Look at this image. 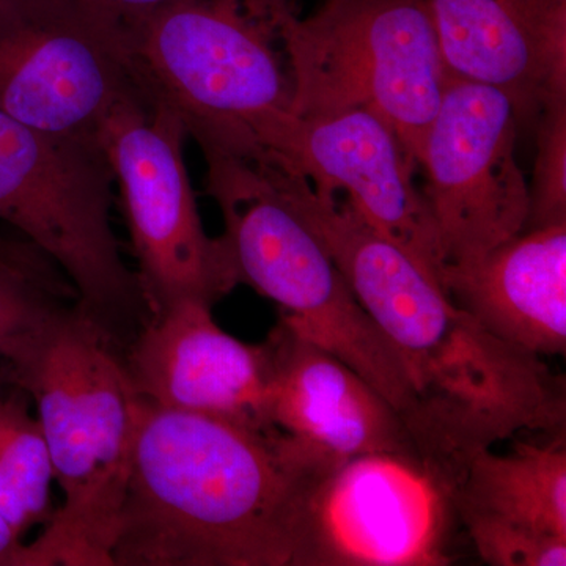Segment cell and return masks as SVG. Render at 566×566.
<instances>
[{"instance_id": "obj_1", "label": "cell", "mask_w": 566, "mask_h": 566, "mask_svg": "<svg viewBox=\"0 0 566 566\" xmlns=\"http://www.w3.org/2000/svg\"><path fill=\"white\" fill-rule=\"evenodd\" d=\"M268 169L400 356L416 395L411 433L423 452L465 468L479 450L523 431L565 433L564 375L453 304L345 197L319 192L293 170Z\"/></svg>"}, {"instance_id": "obj_2", "label": "cell", "mask_w": 566, "mask_h": 566, "mask_svg": "<svg viewBox=\"0 0 566 566\" xmlns=\"http://www.w3.org/2000/svg\"><path fill=\"white\" fill-rule=\"evenodd\" d=\"M335 465L283 434L142 400L117 566H292L312 483Z\"/></svg>"}, {"instance_id": "obj_3", "label": "cell", "mask_w": 566, "mask_h": 566, "mask_svg": "<svg viewBox=\"0 0 566 566\" xmlns=\"http://www.w3.org/2000/svg\"><path fill=\"white\" fill-rule=\"evenodd\" d=\"M118 345L80 304H59L3 345L0 371L35 406L63 495L22 566H114L142 405Z\"/></svg>"}, {"instance_id": "obj_4", "label": "cell", "mask_w": 566, "mask_h": 566, "mask_svg": "<svg viewBox=\"0 0 566 566\" xmlns=\"http://www.w3.org/2000/svg\"><path fill=\"white\" fill-rule=\"evenodd\" d=\"M292 0H178L126 31L134 80L203 156L275 159L292 132L281 24Z\"/></svg>"}, {"instance_id": "obj_5", "label": "cell", "mask_w": 566, "mask_h": 566, "mask_svg": "<svg viewBox=\"0 0 566 566\" xmlns=\"http://www.w3.org/2000/svg\"><path fill=\"white\" fill-rule=\"evenodd\" d=\"M205 161L241 283L274 301L283 322L367 379L411 427L416 395L400 356L263 164L221 155Z\"/></svg>"}, {"instance_id": "obj_6", "label": "cell", "mask_w": 566, "mask_h": 566, "mask_svg": "<svg viewBox=\"0 0 566 566\" xmlns=\"http://www.w3.org/2000/svg\"><path fill=\"white\" fill-rule=\"evenodd\" d=\"M281 39L296 117L375 112L420 167L449 82L424 0H323L286 11Z\"/></svg>"}, {"instance_id": "obj_7", "label": "cell", "mask_w": 566, "mask_h": 566, "mask_svg": "<svg viewBox=\"0 0 566 566\" xmlns=\"http://www.w3.org/2000/svg\"><path fill=\"white\" fill-rule=\"evenodd\" d=\"M112 182L102 144L0 112V221L57 264L77 304L122 342V327L150 314L112 229Z\"/></svg>"}, {"instance_id": "obj_8", "label": "cell", "mask_w": 566, "mask_h": 566, "mask_svg": "<svg viewBox=\"0 0 566 566\" xmlns=\"http://www.w3.org/2000/svg\"><path fill=\"white\" fill-rule=\"evenodd\" d=\"M464 469L423 450L333 465L304 495L292 566L452 565Z\"/></svg>"}, {"instance_id": "obj_9", "label": "cell", "mask_w": 566, "mask_h": 566, "mask_svg": "<svg viewBox=\"0 0 566 566\" xmlns=\"http://www.w3.org/2000/svg\"><path fill=\"white\" fill-rule=\"evenodd\" d=\"M180 118L140 88L111 111L99 144L120 189L148 314L182 301L214 305L240 285L226 238L205 232Z\"/></svg>"}, {"instance_id": "obj_10", "label": "cell", "mask_w": 566, "mask_h": 566, "mask_svg": "<svg viewBox=\"0 0 566 566\" xmlns=\"http://www.w3.org/2000/svg\"><path fill=\"white\" fill-rule=\"evenodd\" d=\"M126 29L70 0H0V112L99 144L111 111L137 91Z\"/></svg>"}, {"instance_id": "obj_11", "label": "cell", "mask_w": 566, "mask_h": 566, "mask_svg": "<svg viewBox=\"0 0 566 566\" xmlns=\"http://www.w3.org/2000/svg\"><path fill=\"white\" fill-rule=\"evenodd\" d=\"M520 126L505 93L449 77L420 163L444 266L474 262L526 230L528 182L516 159Z\"/></svg>"}, {"instance_id": "obj_12", "label": "cell", "mask_w": 566, "mask_h": 566, "mask_svg": "<svg viewBox=\"0 0 566 566\" xmlns=\"http://www.w3.org/2000/svg\"><path fill=\"white\" fill-rule=\"evenodd\" d=\"M273 163L303 175L319 192L345 197L371 229L441 283L444 255L430 207L412 177L419 166L375 112L296 117Z\"/></svg>"}, {"instance_id": "obj_13", "label": "cell", "mask_w": 566, "mask_h": 566, "mask_svg": "<svg viewBox=\"0 0 566 566\" xmlns=\"http://www.w3.org/2000/svg\"><path fill=\"white\" fill-rule=\"evenodd\" d=\"M211 308L182 301L148 316L125 357L137 394L158 408L274 428L266 344L226 333Z\"/></svg>"}, {"instance_id": "obj_14", "label": "cell", "mask_w": 566, "mask_h": 566, "mask_svg": "<svg viewBox=\"0 0 566 566\" xmlns=\"http://www.w3.org/2000/svg\"><path fill=\"white\" fill-rule=\"evenodd\" d=\"M270 353L268 419L312 452L338 464L374 452L422 450L403 416L344 360L279 319Z\"/></svg>"}, {"instance_id": "obj_15", "label": "cell", "mask_w": 566, "mask_h": 566, "mask_svg": "<svg viewBox=\"0 0 566 566\" xmlns=\"http://www.w3.org/2000/svg\"><path fill=\"white\" fill-rule=\"evenodd\" d=\"M450 80L505 93L520 125L566 98V0H424Z\"/></svg>"}, {"instance_id": "obj_16", "label": "cell", "mask_w": 566, "mask_h": 566, "mask_svg": "<svg viewBox=\"0 0 566 566\" xmlns=\"http://www.w3.org/2000/svg\"><path fill=\"white\" fill-rule=\"evenodd\" d=\"M453 304L506 344L539 357L566 353V223L523 233L474 262L447 264Z\"/></svg>"}, {"instance_id": "obj_17", "label": "cell", "mask_w": 566, "mask_h": 566, "mask_svg": "<svg viewBox=\"0 0 566 566\" xmlns=\"http://www.w3.org/2000/svg\"><path fill=\"white\" fill-rule=\"evenodd\" d=\"M458 517L480 515L566 538V441H517L506 453L479 450L465 464Z\"/></svg>"}, {"instance_id": "obj_18", "label": "cell", "mask_w": 566, "mask_h": 566, "mask_svg": "<svg viewBox=\"0 0 566 566\" xmlns=\"http://www.w3.org/2000/svg\"><path fill=\"white\" fill-rule=\"evenodd\" d=\"M0 371V516L20 538L52 516L54 472L36 416L20 387L3 390Z\"/></svg>"}, {"instance_id": "obj_19", "label": "cell", "mask_w": 566, "mask_h": 566, "mask_svg": "<svg viewBox=\"0 0 566 566\" xmlns=\"http://www.w3.org/2000/svg\"><path fill=\"white\" fill-rule=\"evenodd\" d=\"M50 263L32 244L0 251V353L10 337L61 304L65 285Z\"/></svg>"}, {"instance_id": "obj_20", "label": "cell", "mask_w": 566, "mask_h": 566, "mask_svg": "<svg viewBox=\"0 0 566 566\" xmlns=\"http://www.w3.org/2000/svg\"><path fill=\"white\" fill-rule=\"evenodd\" d=\"M534 125L536 155L526 230L566 223V98L547 103Z\"/></svg>"}, {"instance_id": "obj_21", "label": "cell", "mask_w": 566, "mask_h": 566, "mask_svg": "<svg viewBox=\"0 0 566 566\" xmlns=\"http://www.w3.org/2000/svg\"><path fill=\"white\" fill-rule=\"evenodd\" d=\"M475 553L493 566H565L566 538L493 517L461 515Z\"/></svg>"}, {"instance_id": "obj_22", "label": "cell", "mask_w": 566, "mask_h": 566, "mask_svg": "<svg viewBox=\"0 0 566 566\" xmlns=\"http://www.w3.org/2000/svg\"><path fill=\"white\" fill-rule=\"evenodd\" d=\"M128 31L132 25L178 0H70Z\"/></svg>"}, {"instance_id": "obj_23", "label": "cell", "mask_w": 566, "mask_h": 566, "mask_svg": "<svg viewBox=\"0 0 566 566\" xmlns=\"http://www.w3.org/2000/svg\"><path fill=\"white\" fill-rule=\"evenodd\" d=\"M24 543L0 516V566H22Z\"/></svg>"}, {"instance_id": "obj_24", "label": "cell", "mask_w": 566, "mask_h": 566, "mask_svg": "<svg viewBox=\"0 0 566 566\" xmlns=\"http://www.w3.org/2000/svg\"><path fill=\"white\" fill-rule=\"evenodd\" d=\"M9 243H6V241L0 238V251H2V249L9 248Z\"/></svg>"}]
</instances>
